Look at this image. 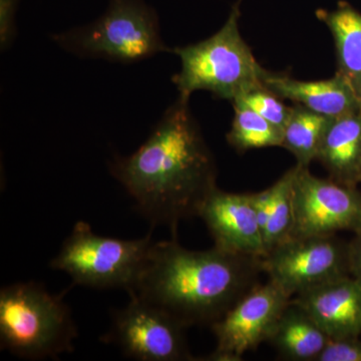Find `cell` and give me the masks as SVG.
Listing matches in <instances>:
<instances>
[{
    "label": "cell",
    "instance_id": "obj_2",
    "mask_svg": "<svg viewBox=\"0 0 361 361\" xmlns=\"http://www.w3.org/2000/svg\"><path fill=\"white\" fill-rule=\"evenodd\" d=\"M264 273L262 258L213 247L188 250L177 237L154 242L130 296L158 306L185 326H212Z\"/></svg>",
    "mask_w": 361,
    "mask_h": 361
},
{
    "label": "cell",
    "instance_id": "obj_3",
    "mask_svg": "<svg viewBox=\"0 0 361 361\" xmlns=\"http://www.w3.org/2000/svg\"><path fill=\"white\" fill-rule=\"evenodd\" d=\"M241 0L231 7L224 25L208 39L172 49L180 59L173 84L179 96L190 99L198 90L234 101L251 90L265 87V68L259 65L240 32Z\"/></svg>",
    "mask_w": 361,
    "mask_h": 361
},
{
    "label": "cell",
    "instance_id": "obj_14",
    "mask_svg": "<svg viewBox=\"0 0 361 361\" xmlns=\"http://www.w3.org/2000/svg\"><path fill=\"white\" fill-rule=\"evenodd\" d=\"M316 161L326 169L330 179L357 187L361 172V110L331 121Z\"/></svg>",
    "mask_w": 361,
    "mask_h": 361
},
{
    "label": "cell",
    "instance_id": "obj_17",
    "mask_svg": "<svg viewBox=\"0 0 361 361\" xmlns=\"http://www.w3.org/2000/svg\"><path fill=\"white\" fill-rule=\"evenodd\" d=\"M332 120L296 104L283 130L282 148L295 157L297 165L310 168L316 160L323 135Z\"/></svg>",
    "mask_w": 361,
    "mask_h": 361
},
{
    "label": "cell",
    "instance_id": "obj_22",
    "mask_svg": "<svg viewBox=\"0 0 361 361\" xmlns=\"http://www.w3.org/2000/svg\"><path fill=\"white\" fill-rule=\"evenodd\" d=\"M20 0H0V49L6 51L18 35L16 13Z\"/></svg>",
    "mask_w": 361,
    "mask_h": 361
},
{
    "label": "cell",
    "instance_id": "obj_1",
    "mask_svg": "<svg viewBox=\"0 0 361 361\" xmlns=\"http://www.w3.org/2000/svg\"><path fill=\"white\" fill-rule=\"evenodd\" d=\"M190 99L178 97L134 153L116 155L109 172L152 226L165 225L177 237L180 221L198 217L217 187V167Z\"/></svg>",
    "mask_w": 361,
    "mask_h": 361
},
{
    "label": "cell",
    "instance_id": "obj_18",
    "mask_svg": "<svg viewBox=\"0 0 361 361\" xmlns=\"http://www.w3.org/2000/svg\"><path fill=\"white\" fill-rule=\"evenodd\" d=\"M297 166L268 188L269 204L262 236L266 251L291 238L294 225L293 185Z\"/></svg>",
    "mask_w": 361,
    "mask_h": 361
},
{
    "label": "cell",
    "instance_id": "obj_4",
    "mask_svg": "<svg viewBox=\"0 0 361 361\" xmlns=\"http://www.w3.org/2000/svg\"><path fill=\"white\" fill-rule=\"evenodd\" d=\"M65 292L52 294L37 282L0 290V346L20 358L56 360L75 350L78 327Z\"/></svg>",
    "mask_w": 361,
    "mask_h": 361
},
{
    "label": "cell",
    "instance_id": "obj_5",
    "mask_svg": "<svg viewBox=\"0 0 361 361\" xmlns=\"http://www.w3.org/2000/svg\"><path fill=\"white\" fill-rule=\"evenodd\" d=\"M52 42L82 59L135 63L170 51L161 32L160 18L145 0H109L96 20L54 33Z\"/></svg>",
    "mask_w": 361,
    "mask_h": 361
},
{
    "label": "cell",
    "instance_id": "obj_19",
    "mask_svg": "<svg viewBox=\"0 0 361 361\" xmlns=\"http://www.w3.org/2000/svg\"><path fill=\"white\" fill-rule=\"evenodd\" d=\"M234 118L226 135L228 144L239 153L249 149L282 147L283 130L240 103H232Z\"/></svg>",
    "mask_w": 361,
    "mask_h": 361
},
{
    "label": "cell",
    "instance_id": "obj_11",
    "mask_svg": "<svg viewBox=\"0 0 361 361\" xmlns=\"http://www.w3.org/2000/svg\"><path fill=\"white\" fill-rule=\"evenodd\" d=\"M198 217L205 223L216 248L250 257L267 255L251 194L229 193L216 187L204 201Z\"/></svg>",
    "mask_w": 361,
    "mask_h": 361
},
{
    "label": "cell",
    "instance_id": "obj_21",
    "mask_svg": "<svg viewBox=\"0 0 361 361\" xmlns=\"http://www.w3.org/2000/svg\"><path fill=\"white\" fill-rule=\"evenodd\" d=\"M317 361H361V337L330 339Z\"/></svg>",
    "mask_w": 361,
    "mask_h": 361
},
{
    "label": "cell",
    "instance_id": "obj_10",
    "mask_svg": "<svg viewBox=\"0 0 361 361\" xmlns=\"http://www.w3.org/2000/svg\"><path fill=\"white\" fill-rule=\"evenodd\" d=\"M291 299L272 282L256 285L211 326L216 348L203 360H243L245 353L268 341Z\"/></svg>",
    "mask_w": 361,
    "mask_h": 361
},
{
    "label": "cell",
    "instance_id": "obj_24",
    "mask_svg": "<svg viewBox=\"0 0 361 361\" xmlns=\"http://www.w3.org/2000/svg\"><path fill=\"white\" fill-rule=\"evenodd\" d=\"M360 184H361V172H360Z\"/></svg>",
    "mask_w": 361,
    "mask_h": 361
},
{
    "label": "cell",
    "instance_id": "obj_20",
    "mask_svg": "<svg viewBox=\"0 0 361 361\" xmlns=\"http://www.w3.org/2000/svg\"><path fill=\"white\" fill-rule=\"evenodd\" d=\"M232 103H240L248 106L252 111L282 130L288 123L293 109V106H287L282 102V99L265 87L242 94L232 101Z\"/></svg>",
    "mask_w": 361,
    "mask_h": 361
},
{
    "label": "cell",
    "instance_id": "obj_23",
    "mask_svg": "<svg viewBox=\"0 0 361 361\" xmlns=\"http://www.w3.org/2000/svg\"><path fill=\"white\" fill-rule=\"evenodd\" d=\"M355 234L348 243L349 272L350 276L361 281V230Z\"/></svg>",
    "mask_w": 361,
    "mask_h": 361
},
{
    "label": "cell",
    "instance_id": "obj_7",
    "mask_svg": "<svg viewBox=\"0 0 361 361\" xmlns=\"http://www.w3.org/2000/svg\"><path fill=\"white\" fill-rule=\"evenodd\" d=\"M268 281L289 297L350 276L348 243L336 235L293 237L262 259Z\"/></svg>",
    "mask_w": 361,
    "mask_h": 361
},
{
    "label": "cell",
    "instance_id": "obj_16",
    "mask_svg": "<svg viewBox=\"0 0 361 361\" xmlns=\"http://www.w3.org/2000/svg\"><path fill=\"white\" fill-rule=\"evenodd\" d=\"M316 16L329 28L336 44L337 71L361 99V13L346 1L334 11L317 9Z\"/></svg>",
    "mask_w": 361,
    "mask_h": 361
},
{
    "label": "cell",
    "instance_id": "obj_15",
    "mask_svg": "<svg viewBox=\"0 0 361 361\" xmlns=\"http://www.w3.org/2000/svg\"><path fill=\"white\" fill-rule=\"evenodd\" d=\"M330 341L305 310L290 301L268 339L278 355L289 361H317Z\"/></svg>",
    "mask_w": 361,
    "mask_h": 361
},
{
    "label": "cell",
    "instance_id": "obj_8",
    "mask_svg": "<svg viewBox=\"0 0 361 361\" xmlns=\"http://www.w3.org/2000/svg\"><path fill=\"white\" fill-rule=\"evenodd\" d=\"M187 326L177 318L135 296L111 313V327L102 341L140 361L198 360L191 355Z\"/></svg>",
    "mask_w": 361,
    "mask_h": 361
},
{
    "label": "cell",
    "instance_id": "obj_13",
    "mask_svg": "<svg viewBox=\"0 0 361 361\" xmlns=\"http://www.w3.org/2000/svg\"><path fill=\"white\" fill-rule=\"evenodd\" d=\"M263 84L280 99H290L331 118L361 110V99L348 80L337 73L329 80H299L266 71Z\"/></svg>",
    "mask_w": 361,
    "mask_h": 361
},
{
    "label": "cell",
    "instance_id": "obj_6",
    "mask_svg": "<svg viewBox=\"0 0 361 361\" xmlns=\"http://www.w3.org/2000/svg\"><path fill=\"white\" fill-rule=\"evenodd\" d=\"M153 243L151 234L134 240L101 236L78 221L49 266L70 275L73 286L130 292Z\"/></svg>",
    "mask_w": 361,
    "mask_h": 361
},
{
    "label": "cell",
    "instance_id": "obj_9",
    "mask_svg": "<svg viewBox=\"0 0 361 361\" xmlns=\"http://www.w3.org/2000/svg\"><path fill=\"white\" fill-rule=\"evenodd\" d=\"M297 166L293 185V237L336 235L361 230V192Z\"/></svg>",
    "mask_w": 361,
    "mask_h": 361
},
{
    "label": "cell",
    "instance_id": "obj_12",
    "mask_svg": "<svg viewBox=\"0 0 361 361\" xmlns=\"http://www.w3.org/2000/svg\"><path fill=\"white\" fill-rule=\"evenodd\" d=\"M307 311L330 339L361 337V281L348 276L291 299Z\"/></svg>",
    "mask_w": 361,
    "mask_h": 361
}]
</instances>
